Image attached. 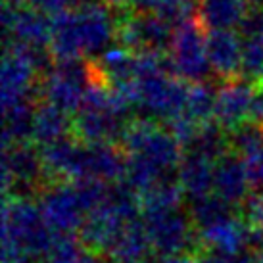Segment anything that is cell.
<instances>
[{
    "label": "cell",
    "mask_w": 263,
    "mask_h": 263,
    "mask_svg": "<svg viewBox=\"0 0 263 263\" xmlns=\"http://www.w3.org/2000/svg\"><path fill=\"white\" fill-rule=\"evenodd\" d=\"M56 233L44 221L39 204L23 198H4L2 205V240L14 242L35 259H43Z\"/></svg>",
    "instance_id": "cell-1"
},
{
    "label": "cell",
    "mask_w": 263,
    "mask_h": 263,
    "mask_svg": "<svg viewBox=\"0 0 263 263\" xmlns=\"http://www.w3.org/2000/svg\"><path fill=\"white\" fill-rule=\"evenodd\" d=\"M142 221L146 225L152 248L158 256L202 254L196 227L192 223L189 212H183L181 208L163 210V212H144Z\"/></svg>",
    "instance_id": "cell-2"
},
{
    "label": "cell",
    "mask_w": 263,
    "mask_h": 263,
    "mask_svg": "<svg viewBox=\"0 0 263 263\" xmlns=\"http://www.w3.org/2000/svg\"><path fill=\"white\" fill-rule=\"evenodd\" d=\"M205 39H208V31L198 17L186 20L173 29L169 56L175 64L177 77L189 83L210 81L213 69L208 58Z\"/></svg>",
    "instance_id": "cell-3"
},
{
    "label": "cell",
    "mask_w": 263,
    "mask_h": 263,
    "mask_svg": "<svg viewBox=\"0 0 263 263\" xmlns=\"http://www.w3.org/2000/svg\"><path fill=\"white\" fill-rule=\"evenodd\" d=\"M39 208L54 233L73 234L87 217L71 181H50L39 196Z\"/></svg>",
    "instance_id": "cell-4"
},
{
    "label": "cell",
    "mask_w": 263,
    "mask_h": 263,
    "mask_svg": "<svg viewBox=\"0 0 263 263\" xmlns=\"http://www.w3.org/2000/svg\"><path fill=\"white\" fill-rule=\"evenodd\" d=\"M50 183L46 175L41 150L31 146L29 142L10 144L2 148V186L4 194L14 184H31L43 192V189Z\"/></svg>",
    "instance_id": "cell-5"
},
{
    "label": "cell",
    "mask_w": 263,
    "mask_h": 263,
    "mask_svg": "<svg viewBox=\"0 0 263 263\" xmlns=\"http://www.w3.org/2000/svg\"><path fill=\"white\" fill-rule=\"evenodd\" d=\"M2 25H4V44L20 43L50 46V15L39 12L35 8L20 6L14 2H4Z\"/></svg>",
    "instance_id": "cell-6"
},
{
    "label": "cell",
    "mask_w": 263,
    "mask_h": 263,
    "mask_svg": "<svg viewBox=\"0 0 263 263\" xmlns=\"http://www.w3.org/2000/svg\"><path fill=\"white\" fill-rule=\"evenodd\" d=\"M37 69L17 50H4L0 71V100L2 110L23 100L39 102Z\"/></svg>",
    "instance_id": "cell-7"
},
{
    "label": "cell",
    "mask_w": 263,
    "mask_h": 263,
    "mask_svg": "<svg viewBox=\"0 0 263 263\" xmlns=\"http://www.w3.org/2000/svg\"><path fill=\"white\" fill-rule=\"evenodd\" d=\"M127 225L129 223L117 213V210L108 198L102 205H98L92 212L87 213V217L77 233H79V240L83 242V246L88 252L108 256L114 242L123 233Z\"/></svg>",
    "instance_id": "cell-8"
},
{
    "label": "cell",
    "mask_w": 263,
    "mask_h": 263,
    "mask_svg": "<svg viewBox=\"0 0 263 263\" xmlns=\"http://www.w3.org/2000/svg\"><path fill=\"white\" fill-rule=\"evenodd\" d=\"M213 192L225 202L240 208L252 192L246 163L238 152L229 150L213 163Z\"/></svg>",
    "instance_id": "cell-9"
},
{
    "label": "cell",
    "mask_w": 263,
    "mask_h": 263,
    "mask_svg": "<svg viewBox=\"0 0 263 263\" xmlns=\"http://www.w3.org/2000/svg\"><path fill=\"white\" fill-rule=\"evenodd\" d=\"M256 96V85L250 81L233 79L225 81L217 88V100H215V116L213 119L225 127L227 131L234 129L236 125L252 117V104Z\"/></svg>",
    "instance_id": "cell-10"
},
{
    "label": "cell",
    "mask_w": 263,
    "mask_h": 263,
    "mask_svg": "<svg viewBox=\"0 0 263 263\" xmlns=\"http://www.w3.org/2000/svg\"><path fill=\"white\" fill-rule=\"evenodd\" d=\"M129 121L108 111H96L81 108L73 116V137L85 142H114L121 144Z\"/></svg>",
    "instance_id": "cell-11"
},
{
    "label": "cell",
    "mask_w": 263,
    "mask_h": 263,
    "mask_svg": "<svg viewBox=\"0 0 263 263\" xmlns=\"http://www.w3.org/2000/svg\"><path fill=\"white\" fill-rule=\"evenodd\" d=\"M205 46H208V58H210L213 73L223 81H233L240 77L242 39L233 29L208 31Z\"/></svg>",
    "instance_id": "cell-12"
},
{
    "label": "cell",
    "mask_w": 263,
    "mask_h": 263,
    "mask_svg": "<svg viewBox=\"0 0 263 263\" xmlns=\"http://www.w3.org/2000/svg\"><path fill=\"white\" fill-rule=\"evenodd\" d=\"M196 233L202 252L212 250L223 254H238L248 248V225L242 217H231L208 229H196Z\"/></svg>",
    "instance_id": "cell-13"
},
{
    "label": "cell",
    "mask_w": 263,
    "mask_h": 263,
    "mask_svg": "<svg viewBox=\"0 0 263 263\" xmlns=\"http://www.w3.org/2000/svg\"><path fill=\"white\" fill-rule=\"evenodd\" d=\"M52 22V37L50 52L54 62H66L77 60L85 56L83 43H81L79 27H77V15L75 10H62L58 14L50 15Z\"/></svg>",
    "instance_id": "cell-14"
},
{
    "label": "cell",
    "mask_w": 263,
    "mask_h": 263,
    "mask_svg": "<svg viewBox=\"0 0 263 263\" xmlns=\"http://www.w3.org/2000/svg\"><path fill=\"white\" fill-rule=\"evenodd\" d=\"M213 163L210 158L196 152H183V160L177 169V181L184 194L200 198L212 194L213 190Z\"/></svg>",
    "instance_id": "cell-15"
},
{
    "label": "cell",
    "mask_w": 263,
    "mask_h": 263,
    "mask_svg": "<svg viewBox=\"0 0 263 263\" xmlns=\"http://www.w3.org/2000/svg\"><path fill=\"white\" fill-rule=\"evenodd\" d=\"M152 250L146 225L142 219H139L125 227L106 257L114 259L116 263H144L150 257Z\"/></svg>",
    "instance_id": "cell-16"
},
{
    "label": "cell",
    "mask_w": 263,
    "mask_h": 263,
    "mask_svg": "<svg viewBox=\"0 0 263 263\" xmlns=\"http://www.w3.org/2000/svg\"><path fill=\"white\" fill-rule=\"evenodd\" d=\"M250 6V0H200L198 20L205 31L234 29L248 14Z\"/></svg>",
    "instance_id": "cell-17"
},
{
    "label": "cell",
    "mask_w": 263,
    "mask_h": 263,
    "mask_svg": "<svg viewBox=\"0 0 263 263\" xmlns=\"http://www.w3.org/2000/svg\"><path fill=\"white\" fill-rule=\"evenodd\" d=\"M73 135V117L46 100H39L33 121V140L41 146Z\"/></svg>",
    "instance_id": "cell-18"
},
{
    "label": "cell",
    "mask_w": 263,
    "mask_h": 263,
    "mask_svg": "<svg viewBox=\"0 0 263 263\" xmlns=\"http://www.w3.org/2000/svg\"><path fill=\"white\" fill-rule=\"evenodd\" d=\"M35 108H37V100H23L2 110V117H4L2 148L10 144H20V142H29L33 139Z\"/></svg>",
    "instance_id": "cell-19"
},
{
    "label": "cell",
    "mask_w": 263,
    "mask_h": 263,
    "mask_svg": "<svg viewBox=\"0 0 263 263\" xmlns=\"http://www.w3.org/2000/svg\"><path fill=\"white\" fill-rule=\"evenodd\" d=\"M135 60L137 52L125 48L121 44L108 46L95 62L98 73L110 85H121L125 81L137 79L135 77Z\"/></svg>",
    "instance_id": "cell-20"
},
{
    "label": "cell",
    "mask_w": 263,
    "mask_h": 263,
    "mask_svg": "<svg viewBox=\"0 0 263 263\" xmlns=\"http://www.w3.org/2000/svg\"><path fill=\"white\" fill-rule=\"evenodd\" d=\"M236 208L225 202L217 194H205L200 198H190L189 213L196 229H208L212 225L236 217Z\"/></svg>",
    "instance_id": "cell-21"
},
{
    "label": "cell",
    "mask_w": 263,
    "mask_h": 263,
    "mask_svg": "<svg viewBox=\"0 0 263 263\" xmlns=\"http://www.w3.org/2000/svg\"><path fill=\"white\" fill-rule=\"evenodd\" d=\"M231 150V144H229V131L221 123H217L215 119L208 121L200 127L196 139L190 144L189 150L184 152H196L202 154L205 158H210L212 161H217L223 156Z\"/></svg>",
    "instance_id": "cell-22"
},
{
    "label": "cell",
    "mask_w": 263,
    "mask_h": 263,
    "mask_svg": "<svg viewBox=\"0 0 263 263\" xmlns=\"http://www.w3.org/2000/svg\"><path fill=\"white\" fill-rule=\"evenodd\" d=\"M184 190L177 179H163L148 189L142 196V213L144 212H163V210H175L183 204Z\"/></svg>",
    "instance_id": "cell-23"
},
{
    "label": "cell",
    "mask_w": 263,
    "mask_h": 263,
    "mask_svg": "<svg viewBox=\"0 0 263 263\" xmlns=\"http://www.w3.org/2000/svg\"><path fill=\"white\" fill-rule=\"evenodd\" d=\"M215 100H217V88L213 87L210 81L190 83L189 102H186L184 114L200 125L208 123L215 116Z\"/></svg>",
    "instance_id": "cell-24"
},
{
    "label": "cell",
    "mask_w": 263,
    "mask_h": 263,
    "mask_svg": "<svg viewBox=\"0 0 263 263\" xmlns=\"http://www.w3.org/2000/svg\"><path fill=\"white\" fill-rule=\"evenodd\" d=\"M229 144L231 150L240 156H248L257 150H263V123L256 119H246L240 125L229 131Z\"/></svg>",
    "instance_id": "cell-25"
},
{
    "label": "cell",
    "mask_w": 263,
    "mask_h": 263,
    "mask_svg": "<svg viewBox=\"0 0 263 263\" xmlns=\"http://www.w3.org/2000/svg\"><path fill=\"white\" fill-rule=\"evenodd\" d=\"M242 79L252 85H263V35L242 39Z\"/></svg>",
    "instance_id": "cell-26"
},
{
    "label": "cell",
    "mask_w": 263,
    "mask_h": 263,
    "mask_svg": "<svg viewBox=\"0 0 263 263\" xmlns=\"http://www.w3.org/2000/svg\"><path fill=\"white\" fill-rule=\"evenodd\" d=\"M87 248L83 242L69 233H56L48 254L43 257V263H81Z\"/></svg>",
    "instance_id": "cell-27"
},
{
    "label": "cell",
    "mask_w": 263,
    "mask_h": 263,
    "mask_svg": "<svg viewBox=\"0 0 263 263\" xmlns=\"http://www.w3.org/2000/svg\"><path fill=\"white\" fill-rule=\"evenodd\" d=\"M238 213L248 227H263V192H252L238 208Z\"/></svg>",
    "instance_id": "cell-28"
},
{
    "label": "cell",
    "mask_w": 263,
    "mask_h": 263,
    "mask_svg": "<svg viewBox=\"0 0 263 263\" xmlns=\"http://www.w3.org/2000/svg\"><path fill=\"white\" fill-rule=\"evenodd\" d=\"M200 263H254V252H238V254H223L205 250L198 256Z\"/></svg>",
    "instance_id": "cell-29"
},
{
    "label": "cell",
    "mask_w": 263,
    "mask_h": 263,
    "mask_svg": "<svg viewBox=\"0 0 263 263\" xmlns=\"http://www.w3.org/2000/svg\"><path fill=\"white\" fill-rule=\"evenodd\" d=\"M4 2H14V4H20V6L35 8V10L44 12V14L48 15H54L62 12V10L69 8L66 0H4Z\"/></svg>",
    "instance_id": "cell-30"
},
{
    "label": "cell",
    "mask_w": 263,
    "mask_h": 263,
    "mask_svg": "<svg viewBox=\"0 0 263 263\" xmlns=\"http://www.w3.org/2000/svg\"><path fill=\"white\" fill-rule=\"evenodd\" d=\"M248 250L263 252V227H248Z\"/></svg>",
    "instance_id": "cell-31"
},
{
    "label": "cell",
    "mask_w": 263,
    "mask_h": 263,
    "mask_svg": "<svg viewBox=\"0 0 263 263\" xmlns=\"http://www.w3.org/2000/svg\"><path fill=\"white\" fill-rule=\"evenodd\" d=\"M81 263H106V256H102V254H96V252H88L83 256V259H81Z\"/></svg>",
    "instance_id": "cell-32"
},
{
    "label": "cell",
    "mask_w": 263,
    "mask_h": 263,
    "mask_svg": "<svg viewBox=\"0 0 263 263\" xmlns=\"http://www.w3.org/2000/svg\"><path fill=\"white\" fill-rule=\"evenodd\" d=\"M254 263H263V252H254Z\"/></svg>",
    "instance_id": "cell-33"
},
{
    "label": "cell",
    "mask_w": 263,
    "mask_h": 263,
    "mask_svg": "<svg viewBox=\"0 0 263 263\" xmlns=\"http://www.w3.org/2000/svg\"><path fill=\"white\" fill-rule=\"evenodd\" d=\"M67 2V6H71V4H75V6H77V4H85V2H88V0H66Z\"/></svg>",
    "instance_id": "cell-34"
}]
</instances>
